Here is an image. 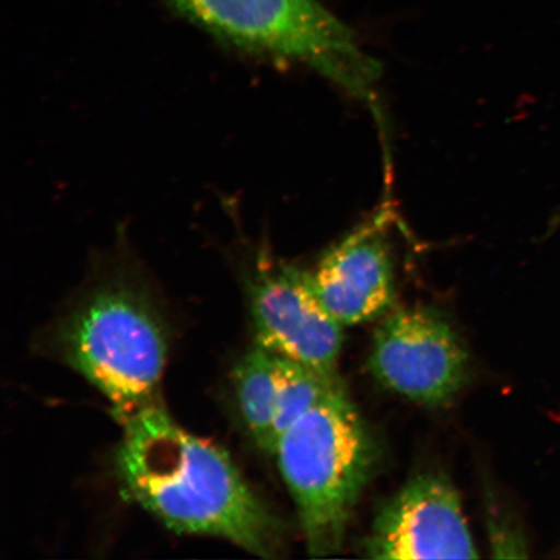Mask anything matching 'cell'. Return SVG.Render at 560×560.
<instances>
[{"label": "cell", "instance_id": "obj_4", "mask_svg": "<svg viewBox=\"0 0 560 560\" xmlns=\"http://www.w3.org/2000/svg\"><path fill=\"white\" fill-rule=\"evenodd\" d=\"M206 30L248 50L299 61L375 105L382 68L318 0H170Z\"/></svg>", "mask_w": 560, "mask_h": 560}, {"label": "cell", "instance_id": "obj_3", "mask_svg": "<svg viewBox=\"0 0 560 560\" xmlns=\"http://www.w3.org/2000/svg\"><path fill=\"white\" fill-rule=\"evenodd\" d=\"M59 346L68 365L107 398L118 422L160 404L165 327L131 287L109 284L91 293L62 326Z\"/></svg>", "mask_w": 560, "mask_h": 560}, {"label": "cell", "instance_id": "obj_2", "mask_svg": "<svg viewBox=\"0 0 560 560\" xmlns=\"http://www.w3.org/2000/svg\"><path fill=\"white\" fill-rule=\"evenodd\" d=\"M275 457L307 552L338 555L377 462L375 440L342 382L282 433Z\"/></svg>", "mask_w": 560, "mask_h": 560}, {"label": "cell", "instance_id": "obj_9", "mask_svg": "<svg viewBox=\"0 0 560 560\" xmlns=\"http://www.w3.org/2000/svg\"><path fill=\"white\" fill-rule=\"evenodd\" d=\"M234 395L245 430L254 443L272 455L278 389V355L254 345L233 370Z\"/></svg>", "mask_w": 560, "mask_h": 560}, {"label": "cell", "instance_id": "obj_8", "mask_svg": "<svg viewBox=\"0 0 560 560\" xmlns=\"http://www.w3.org/2000/svg\"><path fill=\"white\" fill-rule=\"evenodd\" d=\"M389 205L322 256L310 279L325 310L349 327L382 319L394 310L395 261L387 229Z\"/></svg>", "mask_w": 560, "mask_h": 560}, {"label": "cell", "instance_id": "obj_10", "mask_svg": "<svg viewBox=\"0 0 560 560\" xmlns=\"http://www.w3.org/2000/svg\"><path fill=\"white\" fill-rule=\"evenodd\" d=\"M340 383L338 373H324L278 355V389L275 423H272L275 452L282 433L303 418Z\"/></svg>", "mask_w": 560, "mask_h": 560}, {"label": "cell", "instance_id": "obj_1", "mask_svg": "<svg viewBox=\"0 0 560 560\" xmlns=\"http://www.w3.org/2000/svg\"><path fill=\"white\" fill-rule=\"evenodd\" d=\"M115 465L125 494L177 534L222 538L264 559L284 527L222 447L182 429L156 404L120 420Z\"/></svg>", "mask_w": 560, "mask_h": 560}, {"label": "cell", "instance_id": "obj_5", "mask_svg": "<svg viewBox=\"0 0 560 560\" xmlns=\"http://www.w3.org/2000/svg\"><path fill=\"white\" fill-rule=\"evenodd\" d=\"M369 366L383 387L411 402H451L470 376V353L443 314L429 306L392 311L377 325Z\"/></svg>", "mask_w": 560, "mask_h": 560}, {"label": "cell", "instance_id": "obj_6", "mask_svg": "<svg viewBox=\"0 0 560 560\" xmlns=\"http://www.w3.org/2000/svg\"><path fill=\"white\" fill-rule=\"evenodd\" d=\"M248 301L254 345L324 373H336L345 326L315 296L310 271L260 255L248 278Z\"/></svg>", "mask_w": 560, "mask_h": 560}, {"label": "cell", "instance_id": "obj_7", "mask_svg": "<svg viewBox=\"0 0 560 560\" xmlns=\"http://www.w3.org/2000/svg\"><path fill=\"white\" fill-rule=\"evenodd\" d=\"M363 549L371 559L479 558L457 489L438 474L416 476L384 503Z\"/></svg>", "mask_w": 560, "mask_h": 560}]
</instances>
